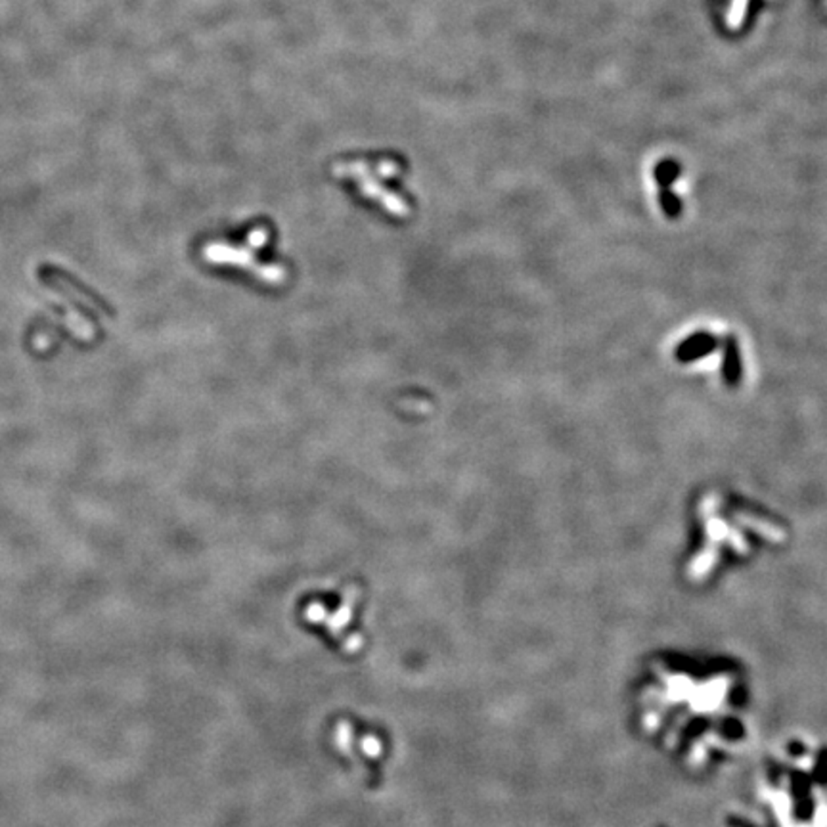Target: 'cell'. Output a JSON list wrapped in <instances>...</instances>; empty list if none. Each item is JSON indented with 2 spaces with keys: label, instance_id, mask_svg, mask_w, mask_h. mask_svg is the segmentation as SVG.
Returning a JSON list of instances; mask_svg holds the SVG:
<instances>
[{
  "label": "cell",
  "instance_id": "cell-1",
  "mask_svg": "<svg viewBox=\"0 0 827 827\" xmlns=\"http://www.w3.org/2000/svg\"><path fill=\"white\" fill-rule=\"evenodd\" d=\"M753 688L734 657L665 649L647 655L630 692L634 726L692 776L734 764L751 741Z\"/></svg>",
  "mask_w": 827,
  "mask_h": 827
},
{
  "label": "cell",
  "instance_id": "cell-2",
  "mask_svg": "<svg viewBox=\"0 0 827 827\" xmlns=\"http://www.w3.org/2000/svg\"><path fill=\"white\" fill-rule=\"evenodd\" d=\"M724 827H827V741L779 739L754 772L751 802L728 812Z\"/></svg>",
  "mask_w": 827,
  "mask_h": 827
},
{
  "label": "cell",
  "instance_id": "cell-3",
  "mask_svg": "<svg viewBox=\"0 0 827 827\" xmlns=\"http://www.w3.org/2000/svg\"><path fill=\"white\" fill-rule=\"evenodd\" d=\"M268 240V232L265 228H255L247 236V247H238L232 243H207L204 257L213 265H230L242 270H250L257 280H261L268 286H282L286 282V268L280 265H263L255 257V251L263 250Z\"/></svg>",
  "mask_w": 827,
  "mask_h": 827
},
{
  "label": "cell",
  "instance_id": "cell-4",
  "mask_svg": "<svg viewBox=\"0 0 827 827\" xmlns=\"http://www.w3.org/2000/svg\"><path fill=\"white\" fill-rule=\"evenodd\" d=\"M395 165H387L385 161L372 165L370 161H351L345 167H341L339 174H347L352 176L357 181L360 192L372 199V202L380 204L385 211L391 213L393 217H406V213L410 207L405 204V199L397 196L393 190H389L385 184H380V179L387 173L391 171Z\"/></svg>",
  "mask_w": 827,
  "mask_h": 827
}]
</instances>
